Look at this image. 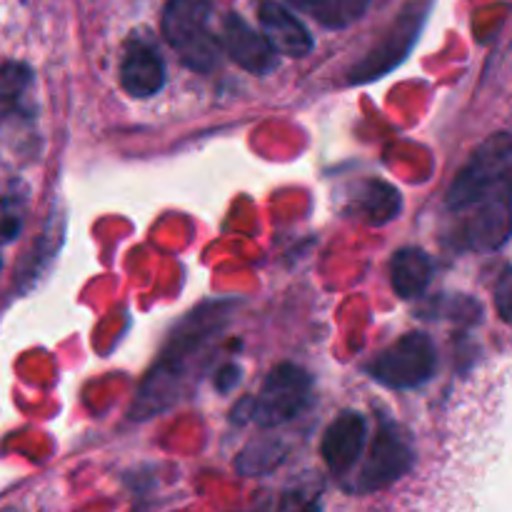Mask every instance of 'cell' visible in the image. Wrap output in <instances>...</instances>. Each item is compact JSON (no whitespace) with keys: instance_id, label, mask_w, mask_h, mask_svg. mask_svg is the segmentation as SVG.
I'll return each instance as SVG.
<instances>
[{"instance_id":"cell-1","label":"cell","mask_w":512,"mask_h":512,"mask_svg":"<svg viewBox=\"0 0 512 512\" xmlns=\"http://www.w3.org/2000/svg\"><path fill=\"white\" fill-rule=\"evenodd\" d=\"M225 318H228V310H223L220 303H213L193 310L178 325L170 343L165 345L158 368H153V373L140 385L133 405V418H150L158 410L173 405L180 378L185 375V363H188L190 355L200 353L208 345V340L225 325Z\"/></svg>"},{"instance_id":"cell-2","label":"cell","mask_w":512,"mask_h":512,"mask_svg":"<svg viewBox=\"0 0 512 512\" xmlns=\"http://www.w3.org/2000/svg\"><path fill=\"white\" fill-rule=\"evenodd\" d=\"M498 198H512V135L495 133L465 163L448 190V208H478Z\"/></svg>"},{"instance_id":"cell-3","label":"cell","mask_w":512,"mask_h":512,"mask_svg":"<svg viewBox=\"0 0 512 512\" xmlns=\"http://www.w3.org/2000/svg\"><path fill=\"white\" fill-rule=\"evenodd\" d=\"M210 18V0H168L163 8V38L195 73H210L223 53V43L210 28Z\"/></svg>"},{"instance_id":"cell-4","label":"cell","mask_w":512,"mask_h":512,"mask_svg":"<svg viewBox=\"0 0 512 512\" xmlns=\"http://www.w3.org/2000/svg\"><path fill=\"white\" fill-rule=\"evenodd\" d=\"M313 403V378L295 363H280L265 378L255 398H245L235 408L238 423H255L260 428H278L290 423Z\"/></svg>"},{"instance_id":"cell-5","label":"cell","mask_w":512,"mask_h":512,"mask_svg":"<svg viewBox=\"0 0 512 512\" xmlns=\"http://www.w3.org/2000/svg\"><path fill=\"white\" fill-rule=\"evenodd\" d=\"M438 368V350L425 333H408L368 365V375L393 390L420 388Z\"/></svg>"},{"instance_id":"cell-6","label":"cell","mask_w":512,"mask_h":512,"mask_svg":"<svg viewBox=\"0 0 512 512\" xmlns=\"http://www.w3.org/2000/svg\"><path fill=\"white\" fill-rule=\"evenodd\" d=\"M413 460V448L398 430V425L383 423L375 433L370 453L365 458L363 468H360V478L353 488L360 490V493H375V490L388 488L413 468Z\"/></svg>"},{"instance_id":"cell-7","label":"cell","mask_w":512,"mask_h":512,"mask_svg":"<svg viewBox=\"0 0 512 512\" xmlns=\"http://www.w3.org/2000/svg\"><path fill=\"white\" fill-rule=\"evenodd\" d=\"M220 43H223V50L230 55V60H235L248 73L265 75L278 65V55H275L278 48L270 43L268 35L258 33L238 13L225 15Z\"/></svg>"},{"instance_id":"cell-8","label":"cell","mask_w":512,"mask_h":512,"mask_svg":"<svg viewBox=\"0 0 512 512\" xmlns=\"http://www.w3.org/2000/svg\"><path fill=\"white\" fill-rule=\"evenodd\" d=\"M415 38H418V15L405 13L403 18L395 23V28L385 35L383 43L375 45V48L350 70V83H370V80L375 78H383L385 73H390V70L410 53Z\"/></svg>"},{"instance_id":"cell-9","label":"cell","mask_w":512,"mask_h":512,"mask_svg":"<svg viewBox=\"0 0 512 512\" xmlns=\"http://www.w3.org/2000/svg\"><path fill=\"white\" fill-rule=\"evenodd\" d=\"M165 85V63L158 50L143 38H133L125 45L120 63V88L133 98H150Z\"/></svg>"},{"instance_id":"cell-10","label":"cell","mask_w":512,"mask_h":512,"mask_svg":"<svg viewBox=\"0 0 512 512\" xmlns=\"http://www.w3.org/2000/svg\"><path fill=\"white\" fill-rule=\"evenodd\" d=\"M368 438V425L360 413H343L325 430L320 453L335 475H345L360 460Z\"/></svg>"},{"instance_id":"cell-11","label":"cell","mask_w":512,"mask_h":512,"mask_svg":"<svg viewBox=\"0 0 512 512\" xmlns=\"http://www.w3.org/2000/svg\"><path fill=\"white\" fill-rule=\"evenodd\" d=\"M258 15L265 35L278 48V53L288 55V58H305L313 50V35L288 8L273 3V0H265Z\"/></svg>"},{"instance_id":"cell-12","label":"cell","mask_w":512,"mask_h":512,"mask_svg":"<svg viewBox=\"0 0 512 512\" xmlns=\"http://www.w3.org/2000/svg\"><path fill=\"white\" fill-rule=\"evenodd\" d=\"M512 233V198H498L478 205V215L470 220L468 245L478 250H495Z\"/></svg>"},{"instance_id":"cell-13","label":"cell","mask_w":512,"mask_h":512,"mask_svg":"<svg viewBox=\"0 0 512 512\" xmlns=\"http://www.w3.org/2000/svg\"><path fill=\"white\" fill-rule=\"evenodd\" d=\"M435 265L425 250L420 248H403L393 255L390 263V283L398 298L413 300L428 290L433 280Z\"/></svg>"},{"instance_id":"cell-14","label":"cell","mask_w":512,"mask_h":512,"mask_svg":"<svg viewBox=\"0 0 512 512\" xmlns=\"http://www.w3.org/2000/svg\"><path fill=\"white\" fill-rule=\"evenodd\" d=\"M400 205H403V198L385 180H368V183H363L353 200V210L368 225L390 223L400 213Z\"/></svg>"},{"instance_id":"cell-15","label":"cell","mask_w":512,"mask_h":512,"mask_svg":"<svg viewBox=\"0 0 512 512\" xmlns=\"http://www.w3.org/2000/svg\"><path fill=\"white\" fill-rule=\"evenodd\" d=\"M300 13H308L320 25L343 30L365 15L373 0H288Z\"/></svg>"},{"instance_id":"cell-16","label":"cell","mask_w":512,"mask_h":512,"mask_svg":"<svg viewBox=\"0 0 512 512\" xmlns=\"http://www.w3.org/2000/svg\"><path fill=\"white\" fill-rule=\"evenodd\" d=\"M33 90V70L25 63H0V118L23 113Z\"/></svg>"},{"instance_id":"cell-17","label":"cell","mask_w":512,"mask_h":512,"mask_svg":"<svg viewBox=\"0 0 512 512\" xmlns=\"http://www.w3.org/2000/svg\"><path fill=\"white\" fill-rule=\"evenodd\" d=\"M285 458V448L278 440H253L248 448L240 453V458L235 460V468L243 475H265L273 468H278Z\"/></svg>"},{"instance_id":"cell-18","label":"cell","mask_w":512,"mask_h":512,"mask_svg":"<svg viewBox=\"0 0 512 512\" xmlns=\"http://www.w3.org/2000/svg\"><path fill=\"white\" fill-rule=\"evenodd\" d=\"M495 308L503 323L512 325V265L503 270L498 285H495Z\"/></svg>"},{"instance_id":"cell-19","label":"cell","mask_w":512,"mask_h":512,"mask_svg":"<svg viewBox=\"0 0 512 512\" xmlns=\"http://www.w3.org/2000/svg\"><path fill=\"white\" fill-rule=\"evenodd\" d=\"M23 230V210L18 205H8L0 208V245L13 243Z\"/></svg>"},{"instance_id":"cell-20","label":"cell","mask_w":512,"mask_h":512,"mask_svg":"<svg viewBox=\"0 0 512 512\" xmlns=\"http://www.w3.org/2000/svg\"><path fill=\"white\" fill-rule=\"evenodd\" d=\"M238 383H240L238 365H223V368L218 370V375H215V388H218L220 393H230Z\"/></svg>"},{"instance_id":"cell-21","label":"cell","mask_w":512,"mask_h":512,"mask_svg":"<svg viewBox=\"0 0 512 512\" xmlns=\"http://www.w3.org/2000/svg\"><path fill=\"white\" fill-rule=\"evenodd\" d=\"M0 270H3V258H0Z\"/></svg>"}]
</instances>
